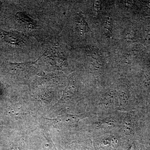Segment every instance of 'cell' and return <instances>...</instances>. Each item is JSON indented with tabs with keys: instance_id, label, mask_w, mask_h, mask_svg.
I'll return each instance as SVG.
<instances>
[{
	"instance_id": "6da1fadb",
	"label": "cell",
	"mask_w": 150,
	"mask_h": 150,
	"mask_svg": "<svg viewBox=\"0 0 150 150\" xmlns=\"http://www.w3.org/2000/svg\"><path fill=\"white\" fill-rule=\"evenodd\" d=\"M4 39L6 41L14 45H18L23 41L22 37L17 33L3 32Z\"/></svg>"
},
{
	"instance_id": "7a4b0ae2",
	"label": "cell",
	"mask_w": 150,
	"mask_h": 150,
	"mask_svg": "<svg viewBox=\"0 0 150 150\" xmlns=\"http://www.w3.org/2000/svg\"><path fill=\"white\" fill-rule=\"evenodd\" d=\"M16 16L19 20L21 21L23 23L26 24L28 28L33 29L36 27V23L35 22H34V20L29 18L24 14L18 12L17 13Z\"/></svg>"
},
{
	"instance_id": "3957f363",
	"label": "cell",
	"mask_w": 150,
	"mask_h": 150,
	"mask_svg": "<svg viewBox=\"0 0 150 150\" xmlns=\"http://www.w3.org/2000/svg\"><path fill=\"white\" fill-rule=\"evenodd\" d=\"M76 23L78 29L81 33L83 34L88 30L89 28L87 23L86 22L83 18L79 16V19L76 21Z\"/></svg>"
},
{
	"instance_id": "277c9868",
	"label": "cell",
	"mask_w": 150,
	"mask_h": 150,
	"mask_svg": "<svg viewBox=\"0 0 150 150\" xmlns=\"http://www.w3.org/2000/svg\"><path fill=\"white\" fill-rule=\"evenodd\" d=\"M105 33L108 36L111 35V31L112 30V24H111V18L110 17L106 18L105 23Z\"/></svg>"
},
{
	"instance_id": "5b68a950",
	"label": "cell",
	"mask_w": 150,
	"mask_h": 150,
	"mask_svg": "<svg viewBox=\"0 0 150 150\" xmlns=\"http://www.w3.org/2000/svg\"><path fill=\"white\" fill-rule=\"evenodd\" d=\"M100 2L99 1H96L94 4V8L96 11H99L100 8Z\"/></svg>"
}]
</instances>
